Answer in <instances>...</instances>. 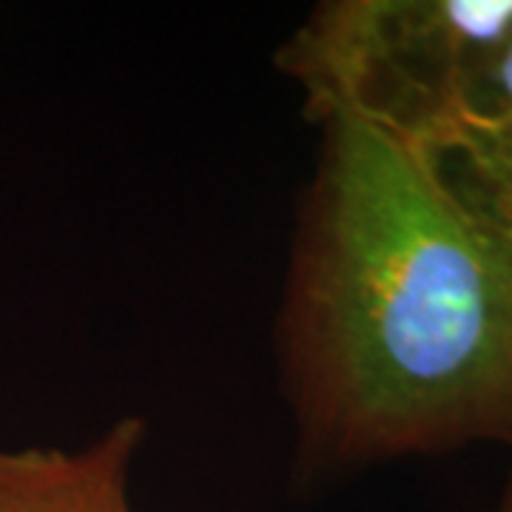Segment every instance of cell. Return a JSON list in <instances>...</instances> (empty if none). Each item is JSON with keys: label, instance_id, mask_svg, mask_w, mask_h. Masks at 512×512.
<instances>
[{"label": "cell", "instance_id": "5b68a950", "mask_svg": "<svg viewBox=\"0 0 512 512\" xmlns=\"http://www.w3.org/2000/svg\"><path fill=\"white\" fill-rule=\"evenodd\" d=\"M490 512H512V476L507 478V484H504V490H501Z\"/></svg>", "mask_w": 512, "mask_h": 512}, {"label": "cell", "instance_id": "3957f363", "mask_svg": "<svg viewBox=\"0 0 512 512\" xmlns=\"http://www.w3.org/2000/svg\"><path fill=\"white\" fill-rule=\"evenodd\" d=\"M148 421L120 416L77 447H0V512H137L131 467Z\"/></svg>", "mask_w": 512, "mask_h": 512}, {"label": "cell", "instance_id": "7a4b0ae2", "mask_svg": "<svg viewBox=\"0 0 512 512\" xmlns=\"http://www.w3.org/2000/svg\"><path fill=\"white\" fill-rule=\"evenodd\" d=\"M512 35V0H325L276 52L313 126L359 120L433 157L478 72Z\"/></svg>", "mask_w": 512, "mask_h": 512}, {"label": "cell", "instance_id": "277c9868", "mask_svg": "<svg viewBox=\"0 0 512 512\" xmlns=\"http://www.w3.org/2000/svg\"><path fill=\"white\" fill-rule=\"evenodd\" d=\"M433 163L461 200L512 228V35L473 80Z\"/></svg>", "mask_w": 512, "mask_h": 512}, {"label": "cell", "instance_id": "6da1fadb", "mask_svg": "<svg viewBox=\"0 0 512 512\" xmlns=\"http://www.w3.org/2000/svg\"><path fill=\"white\" fill-rule=\"evenodd\" d=\"M316 128L274 328L296 478L512 450V228L419 148Z\"/></svg>", "mask_w": 512, "mask_h": 512}]
</instances>
